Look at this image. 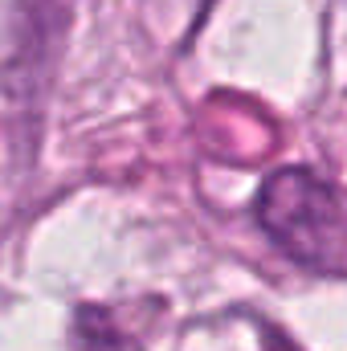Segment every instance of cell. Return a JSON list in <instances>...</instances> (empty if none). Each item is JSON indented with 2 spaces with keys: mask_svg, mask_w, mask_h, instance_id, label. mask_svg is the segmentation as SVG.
<instances>
[{
  "mask_svg": "<svg viewBox=\"0 0 347 351\" xmlns=\"http://www.w3.org/2000/svg\"><path fill=\"white\" fill-rule=\"evenodd\" d=\"M265 237L294 265L327 278L347 274V208L327 180L307 168H278L254 200Z\"/></svg>",
  "mask_w": 347,
  "mask_h": 351,
  "instance_id": "6da1fadb",
  "label": "cell"
},
{
  "mask_svg": "<svg viewBox=\"0 0 347 351\" xmlns=\"http://www.w3.org/2000/svg\"><path fill=\"white\" fill-rule=\"evenodd\" d=\"M70 0H16V82H41L49 70V49L66 29Z\"/></svg>",
  "mask_w": 347,
  "mask_h": 351,
  "instance_id": "7a4b0ae2",
  "label": "cell"
},
{
  "mask_svg": "<svg viewBox=\"0 0 347 351\" xmlns=\"http://www.w3.org/2000/svg\"><path fill=\"white\" fill-rule=\"evenodd\" d=\"M265 351H298L290 343V335H282V331H265Z\"/></svg>",
  "mask_w": 347,
  "mask_h": 351,
  "instance_id": "3957f363",
  "label": "cell"
}]
</instances>
